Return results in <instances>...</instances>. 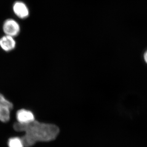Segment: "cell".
Masks as SVG:
<instances>
[{"label": "cell", "mask_w": 147, "mask_h": 147, "mask_svg": "<svg viewBox=\"0 0 147 147\" xmlns=\"http://www.w3.org/2000/svg\"><path fill=\"white\" fill-rule=\"evenodd\" d=\"M16 42L14 37L5 35L0 39V47L5 51H11L15 48Z\"/></svg>", "instance_id": "cell-6"}, {"label": "cell", "mask_w": 147, "mask_h": 147, "mask_svg": "<svg viewBox=\"0 0 147 147\" xmlns=\"http://www.w3.org/2000/svg\"><path fill=\"white\" fill-rule=\"evenodd\" d=\"M13 108V104L0 94V121L3 122L8 121L10 119V111Z\"/></svg>", "instance_id": "cell-2"}, {"label": "cell", "mask_w": 147, "mask_h": 147, "mask_svg": "<svg viewBox=\"0 0 147 147\" xmlns=\"http://www.w3.org/2000/svg\"><path fill=\"white\" fill-rule=\"evenodd\" d=\"M3 31L6 35L14 37L19 34L20 32V26L16 21L10 19L4 22Z\"/></svg>", "instance_id": "cell-3"}, {"label": "cell", "mask_w": 147, "mask_h": 147, "mask_svg": "<svg viewBox=\"0 0 147 147\" xmlns=\"http://www.w3.org/2000/svg\"><path fill=\"white\" fill-rule=\"evenodd\" d=\"M13 128L17 131L24 132L21 138L25 147H31L37 142H48L54 140L59 133V127L52 124L35 121L28 124L16 122Z\"/></svg>", "instance_id": "cell-1"}, {"label": "cell", "mask_w": 147, "mask_h": 147, "mask_svg": "<svg viewBox=\"0 0 147 147\" xmlns=\"http://www.w3.org/2000/svg\"><path fill=\"white\" fill-rule=\"evenodd\" d=\"M13 11L15 15L21 19H25L29 15V11L27 5L22 1H16L13 5Z\"/></svg>", "instance_id": "cell-5"}, {"label": "cell", "mask_w": 147, "mask_h": 147, "mask_svg": "<svg viewBox=\"0 0 147 147\" xmlns=\"http://www.w3.org/2000/svg\"><path fill=\"white\" fill-rule=\"evenodd\" d=\"M143 57H144V60L145 63L147 64V50L145 52Z\"/></svg>", "instance_id": "cell-8"}, {"label": "cell", "mask_w": 147, "mask_h": 147, "mask_svg": "<svg viewBox=\"0 0 147 147\" xmlns=\"http://www.w3.org/2000/svg\"><path fill=\"white\" fill-rule=\"evenodd\" d=\"M16 119L18 123L23 124L29 123L35 120L32 111L25 109H21L17 112Z\"/></svg>", "instance_id": "cell-4"}, {"label": "cell", "mask_w": 147, "mask_h": 147, "mask_svg": "<svg viewBox=\"0 0 147 147\" xmlns=\"http://www.w3.org/2000/svg\"><path fill=\"white\" fill-rule=\"evenodd\" d=\"M9 147H25L21 138L13 137L10 138L8 142Z\"/></svg>", "instance_id": "cell-7"}]
</instances>
